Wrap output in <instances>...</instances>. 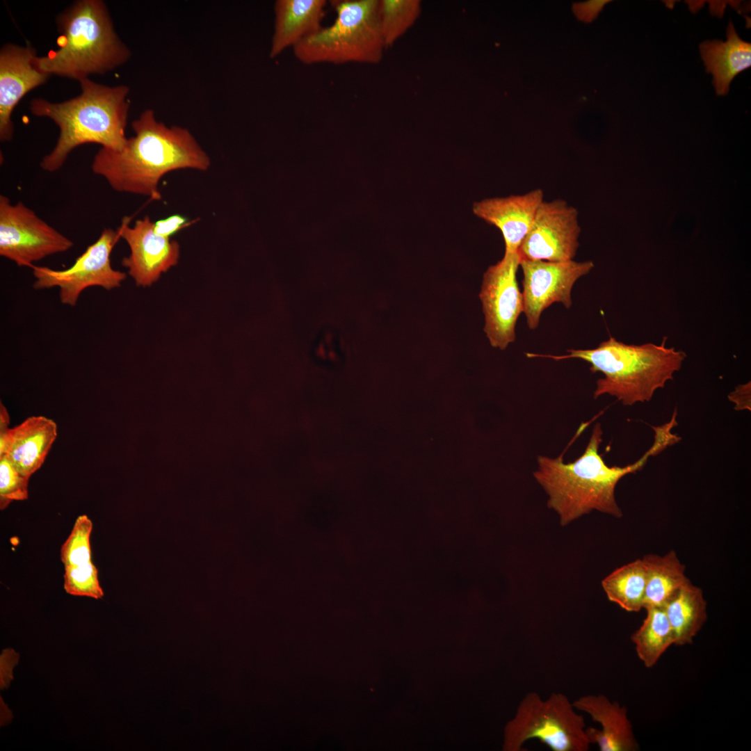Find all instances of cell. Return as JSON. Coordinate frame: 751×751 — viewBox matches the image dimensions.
<instances>
[{
	"instance_id": "obj_1",
	"label": "cell",
	"mask_w": 751,
	"mask_h": 751,
	"mask_svg": "<svg viewBox=\"0 0 751 751\" xmlns=\"http://www.w3.org/2000/svg\"><path fill=\"white\" fill-rule=\"evenodd\" d=\"M134 136L119 150L102 147L95 155L92 170L116 191L159 200V185L167 173L181 170H207L211 159L186 128L159 121L152 109L145 110L132 122Z\"/></svg>"
},
{
	"instance_id": "obj_2",
	"label": "cell",
	"mask_w": 751,
	"mask_h": 751,
	"mask_svg": "<svg viewBox=\"0 0 751 751\" xmlns=\"http://www.w3.org/2000/svg\"><path fill=\"white\" fill-rule=\"evenodd\" d=\"M672 428L669 422L654 428L652 446L639 460L624 467L608 466L599 453L603 435L599 423L595 425L583 453L574 462L565 463L562 455H539L533 476L549 495L547 506L559 515L560 525L566 526L593 510L621 517L615 497L617 483L640 470L650 456L679 442L681 438L671 432Z\"/></svg>"
},
{
	"instance_id": "obj_3",
	"label": "cell",
	"mask_w": 751,
	"mask_h": 751,
	"mask_svg": "<svg viewBox=\"0 0 751 751\" xmlns=\"http://www.w3.org/2000/svg\"><path fill=\"white\" fill-rule=\"evenodd\" d=\"M79 83L81 94L69 100L51 102L36 98L30 102L34 115L51 119L59 129L55 147L40 164L45 171L59 170L79 145L97 143L103 148L119 150L127 140L129 87L102 85L89 78Z\"/></svg>"
},
{
	"instance_id": "obj_4",
	"label": "cell",
	"mask_w": 751,
	"mask_h": 751,
	"mask_svg": "<svg viewBox=\"0 0 751 751\" xmlns=\"http://www.w3.org/2000/svg\"><path fill=\"white\" fill-rule=\"evenodd\" d=\"M667 338L660 344H627L610 337L592 349H570L567 355H551L526 353L528 357H548L555 360H583L590 364L592 373L601 372L594 398L608 394L622 405L631 406L649 402L656 391L663 388L681 368L686 354L667 347Z\"/></svg>"
},
{
	"instance_id": "obj_5",
	"label": "cell",
	"mask_w": 751,
	"mask_h": 751,
	"mask_svg": "<svg viewBox=\"0 0 751 751\" xmlns=\"http://www.w3.org/2000/svg\"><path fill=\"white\" fill-rule=\"evenodd\" d=\"M58 49L36 56L33 63L49 76L80 81L104 74L128 61L131 51L115 31L108 10L101 0H79L57 19Z\"/></svg>"
},
{
	"instance_id": "obj_6",
	"label": "cell",
	"mask_w": 751,
	"mask_h": 751,
	"mask_svg": "<svg viewBox=\"0 0 751 751\" xmlns=\"http://www.w3.org/2000/svg\"><path fill=\"white\" fill-rule=\"evenodd\" d=\"M334 22L293 48L305 65L378 64L386 49L380 32L378 0H334Z\"/></svg>"
},
{
	"instance_id": "obj_7",
	"label": "cell",
	"mask_w": 751,
	"mask_h": 751,
	"mask_svg": "<svg viewBox=\"0 0 751 751\" xmlns=\"http://www.w3.org/2000/svg\"><path fill=\"white\" fill-rule=\"evenodd\" d=\"M574 709L563 693H552L544 700L537 693H527L506 727L504 750H524L528 740L537 738L553 751L588 750L585 720Z\"/></svg>"
},
{
	"instance_id": "obj_8",
	"label": "cell",
	"mask_w": 751,
	"mask_h": 751,
	"mask_svg": "<svg viewBox=\"0 0 751 751\" xmlns=\"http://www.w3.org/2000/svg\"><path fill=\"white\" fill-rule=\"evenodd\" d=\"M119 239L118 231L106 228L70 268L54 270L33 266V288L58 287L61 302L74 306L81 293L88 287L100 286L109 291L120 286L126 274L114 269L111 262V252Z\"/></svg>"
},
{
	"instance_id": "obj_9",
	"label": "cell",
	"mask_w": 751,
	"mask_h": 751,
	"mask_svg": "<svg viewBox=\"0 0 751 751\" xmlns=\"http://www.w3.org/2000/svg\"><path fill=\"white\" fill-rule=\"evenodd\" d=\"M73 242L22 202L0 195V255L18 266L33 267L48 256L70 250Z\"/></svg>"
},
{
	"instance_id": "obj_10",
	"label": "cell",
	"mask_w": 751,
	"mask_h": 751,
	"mask_svg": "<svg viewBox=\"0 0 751 751\" xmlns=\"http://www.w3.org/2000/svg\"><path fill=\"white\" fill-rule=\"evenodd\" d=\"M520 264L517 252H506L501 260L483 275L479 296L485 315L484 331L490 344L504 350L515 339L517 321L524 310L517 272Z\"/></svg>"
},
{
	"instance_id": "obj_11",
	"label": "cell",
	"mask_w": 751,
	"mask_h": 751,
	"mask_svg": "<svg viewBox=\"0 0 751 751\" xmlns=\"http://www.w3.org/2000/svg\"><path fill=\"white\" fill-rule=\"evenodd\" d=\"M580 233L576 208L561 199L544 200L517 251L520 261L572 260L579 246Z\"/></svg>"
},
{
	"instance_id": "obj_12",
	"label": "cell",
	"mask_w": 751,
	"mask_h": 751,
	"mask_svg": "<svg viewBox=\"0 0 751 751\" xmlns=\"http://www.w3.org/2000/svg\"><path fill=\"white\" fill-rule=\"evenodd\" d=\"M523 304L528 326L535 329L543 311L554 302L569 309L571 291L578 279L594 267L592 261H549L522 260Z\"/></svg>"
},
{
	"instance_id": "obj_13",
	"label": "cell",
	"mask_w": 751,
	"mask_h": 751,
	"mask_svg": "<svg viewBox=\"0 0 751 751\" xmlns=\"http://www.w3.org/2000/svg\"><path fill=\"white\" fill-rule=\"evenodd\" d=\"M118 232L130 249L129 255L123 258L122 264L138 286L152 285L177 264L179 243L157 234L149 216L137 220L131 227L125 221Z\"/></svg>"
},
{
	"instance_id": "obj_14",
	"label": "cell",
	"mask_w": 751,
	"mask_h": 751,
	"mask_svg": "<svg viewBox=\"0 0 751 751\" xmlns=\"http://www.w3.org/2000/svg\"><path fill=\"white\" fill-rule=\"evenodd\" d=\"M35 49L27 44L3 45L0 51V140L10 141L14 134L12 113L19 101L31 90L44 84L50 76L33 63Z\"/></svg>"
},
{
	"instance_id": "obj_15",
	"label": "cell",
	"mask_w": 751,
	"mask_h": 751,
	"mask_svg": "<svg viewBox=\"0 0 751 751\" xmlns=\"http://www.w3.org/2000/svg\"><path fill=\"white\" fill-rule=\"evenodd\" d=\"M543 201V191L537 188L522 195L484 199L474 204L473 212L500 230L506 252H517Z\"/></svg>"
},
{
	"instance_id": "obj_16",
	"label": "cell",
	"mask_w": 751,
	"mask_h": 751,
	"mask_svg": "<svg viewBox=\"0 0 751 751\" xmlns=\"http://www.w3.org/2000/svg\"><path fill=\"white\" fill-rule=\"evenodd\" d=\"M57 437V425L43 416L27 418L10 428L0 443V456H6L22 474L30 478L38 470Z\"/></svg>"
},
{
	"instance_id": "obj_17",
	"label": "cell",
	"mask_w": 751,
	"mask_h": 751,
	"mask_svg": "<svg viewBox=\"0 0 751 751\" xmlns=\"http://www.w3.org/2000/svg\"><path fill=\"white\" fill-rule=\"evenodd\" d=\"M576 709L586 712L601 729H586L590 744H597L601 751H633L638 749L627 709L604 695L581 696L573 703Z\"/></svg>"
},
{
	"instance_id": "obj_18",
	"label": "cell",
	"mask_w": 751,
	"mask_h": 751,
	"mask_svg": "<svg viewBox=\"0 0 751 751\" xmlns=\"http://www.w3.org/2000/svg\"><path fill=\"white\" fill-rule=\"evenodd\" d=\"M325 0H277L269 56L274 58L322 28Z\"/></svg>"
},
{
	"instance_id": "obj_19",
	"label": "cell",
	"mask_w": 751,
	"mask_h": 751,
	"mask_svg": "<svg viewBox=\"0 0 751 751\" xmlns=\"http://www.w3.org/2000/svg\"><path fill=\"white\" fill-rule=\"evenodd\" d=\"M699 49L718 95H726L733 79L751 65L750 43L739 37L731 21L727 28L726 41L706 40Z\"/></svg>"
},
{
	"instance_id": "obj_20",
	"label": "cell",
	"mask_w": 751,
	"mask_h": 751,
	"mask_svg": "<svg viewBox=\"0 0 751 751\" xmlns=\"http://www.w3.org/2000/svg\"><path fill=\"white\" fill-rule=\"evenodd\" d=\"M672 630L674 645L691 644L707 619L702 589L686 583L663 606Z\"/></svg>"
},
{
	"instance_id": "obj_21",
	"label": "cell",
	"mask_w": 751,
	"mask_h": 751,
	"mask_svg": "<svg viewBox=\"0 0 751 751\" xmlns=\"http://www.w3.org/2000/svg\"><path fill=\"white\" fill-rule=\"evenodd\" d=\"M642 559L647 574L645 609L663 607L680 588L690 581L685 575V566L673 550L664 556L647 554Z\"/></svg>"
},
{
	"instance_id": "obj_22",
	"label": "cell",
	"mask_w": 751,
	"mask_h": 751,
	"mask_svg": "<svg viewBox=\"0 0 751 751\" xmlns=\"http://www.w3.org/2000/svg\"><path fill=\"white\" fill-rule=\"evenodd\" d=\"M647 574L643 559L617 568L601 581L608 599L628 612L643 608Z\"/></svg>"
},
{
	"instance_id": "obj_23",
	"label": "cell",
	"mask_w": 751,
	"mask_h": 751,
	"mask_svg": "<svg viewBox=\"0 0 751 751\" xmlns=\"http://www.w3.org/2000/svg\"><path fill=\"white\" fill-rule=\"evenodd\" d=\"M646 617L631 640L639 659L647 668L653 667L672 645L674 636L663 607L645 608Z\"/></svg>"
},
{
	"instance_id": "obj_24",
	"label": "cell",
	"mask_w": 751,
	"mask_h": 751,
	"mask_svg": "<svg viewBox=\"0 0 751 751\" xmlns=\"http://www.w3.org/2000/svg\"><path fill=\"white\" fill-rule=\"evenodd\" d=\"M378 10L380 32L387 48L412 27L421 7L419 0H381Z\"/></svg>"
},
{
	"instance_id": "obj_25",
	"label": "cell",
	"mask_w": 751,
	"mask_h": 751,
	"mask_svg": "<svg viewBox=\"0 0 751 751\" xmlns=\"http://www.w3.org/2000/svg\"><path fill=\"white\" fill-rule=\"evenodd\" d=\"M92 522L86 515L79 516L62 544L60 557L64 567L92 560L90 535Z\"/></svg>"
},
{
	"instance_id": "obj_26",
	"label": "cell",
	"mask_w": 751,
	"mask_h": 751,
	"mask_svg": "<svg viewBox=\"0 0 751 751\" xmlns=\"http://www.w3.org/2000/svg\"><path fill=\"white\" fill-rule=\"evenodd\" d=\"M63 587L67 593L101 599L104 596L98 570L92 560L65 567Z\"/></svg>"
},
{
	"instance_id": "obj_27",
	"label": "cell",
	"mask_w": 751,
	"mask_h": 751,
	"mask_svg": "<svg viewBox=\"0 0 751 751\" xmlns=\"http://www.w3.org/2000/svg\"><path fill=\"white\" fill-rule=\"evenodd\" d=\"M30 478L20 473L4 456H0V508L5 509L13 501L28 499Z\"/></svg>"
},
{
	"instance_id": "obj_28",
	"label": "cell",
	"mask_w": 751,
	"mask_h": 751,
	"mask_svg": "<svg viewBox=\"0 0 751 751\" xmlns=\"http://www.w3.org/2000/svg\"><path fill=\"white\" fill-rule=\"evenodd\" d=\"M341 342L337 334L325 331L316 342L314 353L318 360L329 364L337 365L342 358Z\"/></svg>"
},
{
	"instance_id": "obj_29",
	"label": "cell",
	"mask_w": 751,
	"mask_h": 751,
	"mask_svg": "<svg viewBox=\"0 0 751 751\" xmlns=\"http://www.w3.org/2000/svg\"><path fill=\"white\" fill-rule=\"evenodd\" d=\"M191 224V222L181 214H173L163 219L154 222L155 232L167 238L171 236Z\"/></svg>"
},
{
	"instance_id": "obj_30",
	"label": "cell",
	"mask_w": 751,
	"mask_h": 751,
	"mask_svg": "<svg viewBox=\"0 0 751 751\" xmlns=\"http://www.w3.org/2000/svg\"><path fill=\"white\" fill-rule=\"evenodd\" d=\"M19 655L11 649H5L1 656V686H8L12 677V669L17 663Z\"/></svg>"
},
{
	"instance_id": "obj_31",
	"label": "cell",
	"mask_w": 751,
	"mask_h": 751,
	"mask_svg": "<svg viewBox=\"0 0 751 751\" xmlns=\"http://www.w3.org/2000/svg\"><path fill=\"white\" fill-rule=\"evenodd\" d=\"M729 398L735 404L736 410H750V382L738 385L729 395Z\"/></svg>"
},
{
	"instance_id": "obj_32",
	"label": "cell",
	"mask_w": 751,
	"mask_h": 751,
	"mask_svg": "<svg viewBox=\"0 0 751 751\" xmlns=\"http://www.w3.org/2000/svg\"><path fill=\"white\" fill-rule=\"evenodd\" d=\"M604 3L605 1H590L579 5L580 8H576L577 15L585 20L592 19L600 10Z\"/></svg>"
},
{
	"instance_id": "obj_33",
	"label": "cell",
	"mask_w": 751,
	"mask_h": 751,
	"mask_svg": "<svg viewBox=\"0 0 751 751\" xmlns=\"http://www.w3.org/2000/svg\"><path fill=\"white\" fill-rule=\"evenodd\" d=\"M0 443L3 442L10 430L9 414L5 406L0 403Z\"/></svg>"
}]
</instances>
